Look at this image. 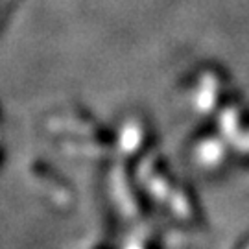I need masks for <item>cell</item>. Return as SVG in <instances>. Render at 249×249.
Returning a JSON list of instances; mask_svg holds the SVG:
<instances>
[{"mask_svg": "<svg viewBox=\"0 0 249 249\" xmlns=\"http://www.w3.org/2000/svg\"><path fill=\"white\" fill-rule=\"evenodd\" d=\"M46 129L59 150L78 157H90L104 144L102 131L89 113L80 107L63 109L50 115L46 120Z\"/></svg>", "mask_w": 249, "mask_h": 249, "instance_id": "obj_1", "label": "cell"}, {"mask_svg": "<svg viewBox=\"0 0 249 249\" xmlns=\"http://www.w3.org/2000/svg\"><path fill=\"white\" fill-rule=\"evenodd\" d=\"M32 174H34L39 188L46 194V201L48 203H52L57 211H65V209L72 207L74 192L69 187V183L63 178H59V174L55 170L50 168L48 164L34 162Z\"/></svg>", "mask_w": 249, "mask_h": 249, "instance_id": "obj_2", "label": "cell"}, {"mask_svg": "<svg viewBox=\"0 0 249 249\" xmlns=\"http://www.w3.org/2000/svg\"><path fill=\"white\" fill-rule=\"evenodd\" d=\"M15 4H17V0H0V26L6 24L11 11L15 9Z\"/></svg>", "mask_w": 249, "mask_h": 249, "instance_id": "obj_3", "label": "cell"}, {"mask_svg": "<svg viewBox=\"0 0 249 249\" xmlns=\"http://www.w3.org/2000/svg\"><path fill=\"white\" fill-rule=\"evenodd\" d=\"M4 159V118L0 115V162Z\"/></svg>", "mask_w": 249, "mask_h": 249, "instance_id": "obj_4", "label": "cell"}]
</instances>
